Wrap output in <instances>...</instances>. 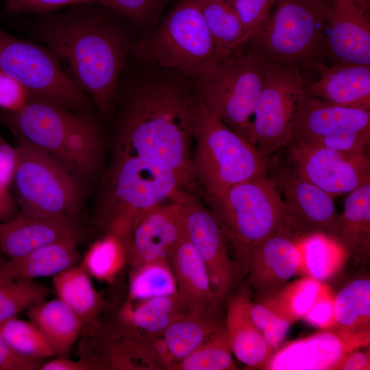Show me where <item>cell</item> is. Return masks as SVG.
I'll use <instances>...</instances> for the list:
<instances>
[{"label": "cell", "mask_w": 370, "mask_h": 370, "mask_svg": "<svg viewBox=\"0 0 370 370\" xmlns=\"http://www.w3.org/2000/svg\"><path fill=\"white\" fill-rule=\"evenodd\" d=\"M126 262L127 256L123 241L114 234L105 233L90 244L79 263L90 276L112 282Z\"/></svg>", "instance_id": "e575fe53"}, {"label": "cell", "mask_w": 370, "mask_h": 370, "mask_svg": "<svg viewBox=\"0 0 370 370\" xmlns=\"http://www.w3.org/2000/svg\"><path fill=\"white\" fill-rule=\"evenodd\" d=\"M27 315L49 341L56 356L69 357L84 327L74 311L57 298L38 303L27 310Z\"/></svg>", "instance_id": "4316f807"}, {"label": "cell", "mask_w": 370, "mask_h": 370, "mask_svg": "<svg viewBox=\"0 0 370 370\" xmlns=\"http://www.w3.org/2000/svg\"><path fill=\"white\" fill-rule=\"evenodd\" d=\"M304 143L357 153L369 150L370 110L325 102L306 94L287 145Z\"/></svg>", "instance_id": "4fadbf2b"}, {"label": "cell", "mask_w": 370, "mask_h": 370, "mask_svg": "<svg viewBox=\"0 0 370 370\" xmlns=\"http://www.w3.org/2000/svg\"><path fill=\"white\" fill-rule=\"evenodd\" d=\"M184 232L182 210L176 201H164L145 210L134 221L124 242L132 269L149 262H169Z\"/></svg>", "instance_id": "2e32d148"}, {"label": "cell", "mask_w": 370, "mask_h": 370, "mask_svg": "<svg viewBox=\"0 0 370 370\" xmlns=\"http://www.w3.org/2000/svg\"><path fill=\"white\" fill-rule=\"evenodd\" d=\"M116 11L134 29L148 33L158 23L159 17L170 0H111Z\"/></svg>", "instance_id": "ab89813d"}, {"label": "cell", "mask_w": 370, "mask_h": 370, "mask_svg": "<svg viewBox=\"0 0 370 370\" xmlns=\"http://www.w3.org/2000/svg\"><path fill=\"white\" fill-rule=\"evenodd\" d=\"M17 162L16 147L0 136V184L8 188L12 183Z\"/></svg>", "instance_id": "7dc6e473"}, {"label": "cell", "mask_w": 370, "mask_h": 370, "mask_svg": "<svg viewBox=\"0 0 370 370\" xmlns=\"http://www.w3.org/2000/svg\"><path fill=\"white\" fill-rule=\"evenodd\" d=\"M299 237L291 227H284L249 250L243 265L247 269L249 283L258 299L300 274Z\"/></svg>", "instance_id": "e0dca14e"}, {"label": "cell", "mask_w": 370, "mask_h": 370, "mask_svg": "<svg viewBox=\"0 0 370 370\" xmlns=\"http://www.w3.org/2000/svg\"><path fill=\"white\" fill-rule=\"evenodd\" d=\"M131 53L138 62L193 79L219 62L197 0H177L153 30L135 41Z\"/></svg>", "instance_id": "8992f818"}, {"label": "cell", "mask_w": 370, "mask_h": 370, "mask_svg": "<svg viewBox=\"0 0 370 370\" xmlns=\"http://www.w3.org/2000/svg\"><path fill=\"white\" fill-rule=\"evenodd\" d=\"M268 62L251 49L238 51L194 79L201 103L249 142Z\"/></svg>", "instance_id": "30bf717a"}, {"label": "cell", "mask_w": 370, "mask_h": 370, "mask_svg": "<svg viewBox=\"0 0 370 370\" xmlns=\"http://www.w3.org/2000/svg\"><path fill=\"white\" fill-rule=\"evenodd\" d=\"M1 120L17 143L50 153L88 186L99 181L105 169L106 139L101 125L90 114L29 95L23 108L5 111Z\"/></svg>", "instance_id": "3957f363"}, {"label": "cell", "mask_w": 370, "mask_h": 370, "mask_svg": "<svg viewBox=\"0 0 370 370\" xmlns=\"http://www.w3.org/2000/svg\"><path fill=\"white\" fill-rule=\"evenodd\" d=\"M307 87L300 66L269 61L249 137L266 159L288 143Z\"/></svg>", "instance_id": "8fae6325"}, {"label": "cell", "mask_w": 370, "mask_h": 370, "mask_svg": "<svg viewBox=\"0 0 370 370\" xmlns=\"http://www.w3.org/2000/svg\"><path fill=\"white\" fill-rule=\"evenodd\" d=\"M331 293L330 286L322 281L305 275L258 302L292 324L303 319L318 300Z\"/></svg>", "instance_id": "f1b7e54d"}, {"label": "cell", "mask_w": 370, "mask_h": 370, "mask_svg": "<svg viewBox=\"0 0 370 370\" xmlns=\"http://www.w3.org/2000/svg\"><path fill=\"white\" fill-rule=\"evenodd\" d=\"M269 160L199 101L193 126L192 174L201 197L264 176Z\"/></svg>", "instance_id": "5b68a950"}, {"label": "cell", "mask_w": 370, "mask_h": 370, "mask_svg": "<svg viewBox=\"0 0 370 370\" xmlns=\"http://www.w3.org/2000/svg\"><path fill=\"white\" fill-rule=\"evenodd\" d=\"M171 200L180 206L186 234L206 267L214 292L223 301L234 286L238 268L230 256L222 230L195 193L181 189Z\"/></svg>", "instance_id": "5bb4252c"}, {"label": "cell", "mask_w": 370, "mask_h": 370, "mask_svg": "<svg viewBox=\"0 0 370 370\" xmlns=\"http://www.w3.org/2000/svg\"><path fill=\"white\" fill-rule=\"evenodd\" d=\"M86 229L78 218L34 217L19 212L0 221V251L8 258L66 240L83 241Z\"/></svg>", "instance_id": "44dd1931"}, {"label": "cell", "mask_w": 370, "mask_h": 370, "mask_svg": "<svg viewBox=\"0 0 370 370\" xmlns=\"http://www.w3.org/2000/svg\"><path fill=\"white\" fill-rule=\"evenodd\" d=\"M369 0H330L326 18L328 54L338 63L370 66Z\"/></svg>", "instance_id": "ffe728a7"}, {"label": "cell", "mask_w": 370, "mask_h": 370, "mask_svg": "<svg viewBox=\"0 0 370 370\" xmlns=\"http://www.w3.org/2000/svg\"><path fill=\"white\" fill-rule=\"evenodd\" d=\"M75 240L54 243L22 256L0 262V282L54 276L80 262Z\"/></svg>", "instance_id": "d4e9b609"}, {"label": "cell", "mask_w": 370, "mask_h": 370, "mask_svg": "<svg viewBox=\"0 0 370 370\" xmlns=\"http://www.w3.org/2000/svg\"><path fill=\"white\" fill-rule=\"evenodd\" d=\"M370 336L322 330L289 342L272 356L268 370H333L349 352L369 345Z\"/></svg>", "instance_id": "d6986e66"}, {"label": "cell", "mask_w": 370, "mask_h": 370, "mask_svg": "<svg viewBox=\"0 0 370 370\" xmlns=\"http://www.w3.org/2000/svg\"><path fill=\"white\" fill-rule=\"evenodd\" d=\"M276 0H232L243 28L242 48L269 21Z\"/></svg>", "instance_id": "60d3db41"}, {"label": "cell", "mask_w": 370, "mask_h": 370, "mask_svg": "<svg viewBox=\"0 0 370 370\" xmlns=\"http://www.w3.org/2000/svg\"><path fill=\"white\" fill-rule=\"evenodd\" d=\"M90 277L78 263L53 276L52 280L58 298L74 311L84 327L96 321L104 304Z\"/></svg>", "instance_id": "83f0119b"}, {"label": "cell", "mask_w": 370, "mask_h": 370, "mask_svg": "<svg viewBox=\"0 0 370 370\" xmlns=\"http://www.w3.org/2000/svg\"><path fill=\"white\" fill-rule=\"evenodd\" d=\"M13 177L19 212L79 219L88 185L50 153L17 143Z\"/></svg>", "instance_id": "9c48e42d"}, {"label": "cell", "mask_w": 370, "mask_h": 370, "mask_svg": "<svg viewBox=\"0 0 370 370\" xmlns=\"http://www.w3.org/2000/svg\"><path fill=\"white\" fill-rule=\"evenodd\" d=\"M336 239L359 261L370 253V182L347 193L339 214Z\"/></svg>", "instance_id": "484cf974"}, {"label": "cell", "mask_w": 370, "mask_h": 370, "mask_svg": "<svg viewBox=\"0 0 370 370\" xmlns=\"http://www.w3.org/2000/svg\"><path fill=\"white\" fill-rule=\"evenodd\" d=\"M334 329L358 336H370V280H355L334 298Z\"/></svg>", "instance_id": "4dcf8cb0"}, {"label": "cell", "mask_w": 370, "mask_h": 370, "mask_svg": "<svg viewBox=\"0 0 370 370\" xmlns=\"http://www.w3.org/2000/svg\"><path fill=\"white\" fill-rule=\"evenodd\" d=\"M134 62L136 67L119 82L111 152L170 170L186 190L195 192L193 126L199 100L194 79Z\"/></svg>", "instance_id": "6da1fadb"}, {"label": "cell", "mask_w": 370, "mask_h": 370, "mask_svg": "<svg viewBox=\"0 0 370 370\" xmlns=\"http://www.w3.org/2000/svg\"><path fill=\"white\" fill-rule=\"evenodd\" d=\"M286 146L293 171L334 198L370 182L369 151L345 153L304 143Z\"/></svg>", "instance_id": "9a60e30c"}, {"label": "cell", "mask_w": 370, "mask_h": 370, "mask_svg": "<svg viewBox=\"0 0 370 370\" xmlns=\"http://www.w3.org/2000/svg\"><path fill=\"white\" fill-rule=\"evenodd\" d=\"M3 259H2L1 257H0V262H1Z\"/></svg>", "instance_id": "816d5d0a"}, {"label": "cell", "mask_w": 370, "mask_h": 370, "mask_svg": "<svg viewBox=\"0 0 370 370\" xmlns=\"http://www.w3.org/2000/svg\"><path fill=\"white\" fill-rule=\"evenodd\" d=\"M0 335L14 351L25 357L42 360L56 356L49 341L30 321L14 317L1 322Z\"/></svg>", "instance_id": "74e56055"}, {"label": "cell", "mask_w": 370, "mask_h": 370, "mask_svg": "<svg viewBox=\"0 0 370 370\" xmlns=\"http://www.w3.org/2000/svg\"><path fill=\"white\" fill-rule=\"evenodd\" d=\"M41 360L25 357L14 351L0 335V370H38Z\"/></svg>", "instance_id": "bcb514c9"}, {"label": "cell", "mask_w": 370, "mask_h": 370, "mask_svg": "<svg viewBox=\"0 0 370 370\" xmlns=\"http://www.w3.org/2000/svg\"><path fill=\"white\" fill-rule=\"evenodd\" d=\"M369 352H360L358 349L347 354L334 368L333 370H369Z\"/></svg>", "instance_id": "c3c4849f"}, {"label": "cell", "mask_w": 370, "mask_h": 370, "mask_svg": "<svg viewBox=\"0 0 370 370\" xmlns=\"http://www.w3.org/2000/svg\"><path fill=\"white\" fill-rule=\"evenodd\" d=\"M51 289L34 280L0 282V323L46 299Z\"/></svg>", "instance_id": "f35d334b"}, {"label": "cell", "mask_w": 370, "mask_h": 370, "mask_svg": "<svg viewBox=\"0 0 370 370\" xmlns=\"http://www.w3.org/2000/svg\"><path fill=\"white\" fill-rule=\"evenodd\" d=\"M319 79L306 94L325 102L370 110V66L338 63L317 65Z\"/></svg>", "instance_id": "603a6c76"}, {"label": "cell", "mask_w": 370, "mask_h": 370, "mask_svg": "<svg viewBox=\"0 0 370 370\" xmlns=\"http://www.w3.org/2000/svg\"><path fill=\"white\" fill-rule=\"evenodd\" d=\"M330 3V0H276L265 27L246 44L269 62L316 69L328 54Z\"/></svg>", "instance_id": "ba28073f"}, {"label": "cell", "mask_w": 370, "mask_h": 370, "mask_svg": "<svg viewBox=\"0 0 370 370\" xmlns=\"http://www.w3.org/2000/svg\"><path fill=\"white\" fill-rule=\"evenodd\" d=\"M300 274L324 281L335 275L345 264L348 253L334 238L312 232L298 239Z\"/></svg>", "instance_id": "f546056e"}, {"label": "cell", "mask_w": 370, "mask_h": 370, "mask_svg": "<svg viewBox=\"0 0 370 370\" xmlns=\"http://www.w3.org/2000/svg\"><path fill=\"white\" fill-rule=\"evenodd\" d=\"M202 198L242 264L254 245L282 227L293 228L275 181L266 175Z\"/></svg>", "instance_id": "52a82bcc"}, {"label": "cell", "mask_w": 370, "mask_h": 370, "mask_svg": "<svg viewBox=\"0 0 370 370\" xmlns=\"http://www.w3.org/2000/svg\"><path fill=\"white\" fill-rule=\"evenodd\" d=\"M176 293V283L169 262H149L132 269L129 289L130 301H140Z\"/></svg>", "instance_id": "8d00e7d4"}, {"label": "cell", "mask_w": 370, "mask_h": 370, "mask_svg": "<svg viewBox=\"0 0 370 370\" xmlns=\"http://www.w3.org/2000/svg\"><path fill=\"white\" fill-rule=\"evenodd\" d=\"M17 207L9 189L0 184V221H7L15 216L18 212Z\"/></svg>", "instance_id": "f907efd6"}, {"label": "cell", "mask_w": 370, "mask_h": 370, "mask_svg": "<svg viewBox=\"0 0 370 370\" xmlns=\"http://www.w3.org/2000/svg\"><path fill=\"white\" fill-rule=\"evenodd\" d=\"M251 304L245 289L232 297L227 303L224 327L236 358L249 367L266 369L273 351L252 319Z\"/></svg>", "instance_id": "cb8c5ba5"}, {"label": "cell", "mask_w": 370, "mask_h": 370, "mask_svg": "<svg viewBox=\"0 0 370 370\" xmlns=\"http://www.w3.org/2000/svg\"><path fill=\"white\" fill-rule=\"evenodd\" d=\"M168 262L177 297L186 312L195 317H217L222 300L214 292L206 267L186 232L171 252Z\"/></svg>", "instance_id": "7402d4cb"}, {"label": "cell", "mask_w": 370, "mask_h": 370, "mask_svg": "<svg viewBox=\"0 0 370 370\" xmlns=\"http://www.w3.org/2000/svg\"><path fill=\"white\" fill-rule=\"evenodd\" d=\"M252 319L273 351L280 345L288 332L291 323L274 314L259 302H252Z\"/></svg>", "instance_id": "b9f144b4"}, {"label": "cell", "mask_w": 370, "mask_h": 370, "mask_svg": "<svg viewBox=\"0 0 370 370\" xmlns=\"http://www.w3.org/2000/svg\"><path fill=\"white\" fill-rule=\"evenodd\" d=\"M332 293L325 295L311 308L304 317L308 323L322 330H332L336 326Z\"/></svg>", "instance_id": "f6af8a7d"}, {"label": "cell", "mask_w": 370, "mask_h": 370, "mask_svg": "<svg viewBox=\"0 0 370 370\" xmlns=\"http://www.w3.org/2000/svg\"><path fill=\"white\" fill-rule=\"evenodd\" d=\"M95 221L103 234L123 243L136 219L145 210L169 201L185 190L173 171L143 159L111 153L99 180Z\"/></svg>", "instance_id": "277c9868"}, {"label": "cell", "mask_w": 370, "mask_h": 370, "mask_svg": "<svg viewBox=\"0 0 370 370\" xmlns=\"http://www.w3.org/2000/svg\"><path fill=\"white\" fill-rule=\"evenodd\" d=\"M29 98L28 90L18 80L0 70V108L15 112L25 106Z\"/></svg>", "instance_id": "ee69618b"}, {"label": "cell", "mask_w": 370, "mask_h": 370, "mask_svg": "<svg viewBox=\"0 0 370 370\" xmlns=\"http://www.w3.org/2000/svg\"><path fill=\"white\" fill-rule=\"evenodd\" d=\"M218 61L242 49L243 28L232 0H197Z\"/></svg>", "instance_id": "d6a6232c"}, {"label": "cell", "mask_w": 370, "mask_h": 370, "mask_svg": "<svg viewBox=\"0 0 370 370\" xmlns=\"http://www.w3.org/2000/svg\"><path fill=\"white\" fill-rule=\"evenodd\" d=\"M225 327L185 358L172 364L175 370H236Z\"/></svg>", "instance_id": "d590c367"}, {"label": "cell", "mask_w": 370, "mask_h": 370, "mask_svg": "<svg viewBox=\"0 0 370 370\" xmlns=\"http://www.w3.org/2000/svg\"><path fill=\"white\" fill-rule=\"evenodd\" d=\"M289 219L300 236L321 232L336 238L339 214L334 197L293 169L273 177Z\"/></svg>", "instance_id": "ac0fdd59"}, {"label": "cell", "mask_w": 370, "mask_h": 370, "mask_svg": "<svg viewBox=\"0 0 370 370\" xmlns=\"http://www.w3.org/2000/svg\"><path fill=\"white\" fill-rule=\"evenodd\" d=\"M43 14L39 37L71 79L110 120L122 73L135 42L133 27L114 10L95 3Z\"/></svg>", "instance_id": "7a4b0ae2"}, {"label": "cell", "mask_w": 370, "mask_h": 370, "mask_svg": "<svg viewBox=\"0 0 370 370\" xmlns=\"http://www.w3.org/2000/svg\"><path fill=\"white\" fill-rule=\"evenodd\" d=\"M87 3L101 4L117 12L111 0H5V11L9 15L22 13L47 14L63 8Z\"/></svg>", "instance_id": "7bdbcfd3"}, {"label": "cell", "mask_w": 370, "mask_h": 370, "mask_svg": "<svg viewBox=\"0 0 370 370\" xmlns=\"http://www.w3.org/2000/svg\"><path fill=\"white\" fill-rule=\"evenodd\" d=\"M187 315L177 293L140 301L134 308L127 304L123 311L125 322L152 336Z\"/></svg>", "instance_id": "836d02e7"}, {"label": "cell", "mask_w": 370, "mask_h": 370, "mask_svg": "<svg viewBox=\"0 0 370 370\" xmlns=\"http://www.w3.org/2000/svg\"><path fill=\"white\" fill-rule=\"evenodd\" d=\"M39 370H93L92 366L84 359L75 361L69 357L59 356L42 363Z\"/></svg>", "instance_id": "681fc988"}, {"label": "cell", "mask_w": 370, "mask_h": 370, "mask_svg": "<svg viewBox=\"0 0 370 370\" xmlns=\"http://www.w3.org/2000/svg\"><path fill=\"white\" fill-rule=\"evenodd\" d=\"M0 70L21 83L30 95L86 113L92 102L49 49L9 36L0 29Z\"/></svg>", "instance_id": "7c38bea8"}, {"label": "cell", "mask_w": 370, "mask_h": 370, "mask_svg": "<svg viewBox=\"0 0 370 370\" xmlns=\"http://www.w3.org/2000/svg\"><path fill=\"white\" fill-rule=\"evenodd\" d=\"M224 328L217 317L187 315L162 332V343L170 362L168 367L185 358Z\"/></svg>", "instance_id": "1f68e13d"}]
</instances>
